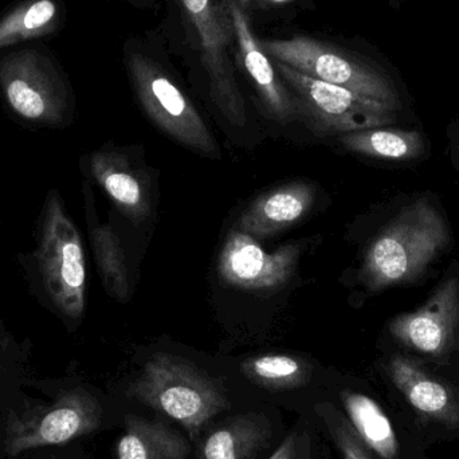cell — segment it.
<instances>
[{"instance_id":"cell-1","label":"cell","mask_w":459,"mask_h":459,"mask_svg":"<svg viewBox=\"0 0 459 459\" xmlns=\"http://www.w3.org/2000/svg\"><path fill=\"white\" fill-rule=\"evenodd\" d=\"M452 245V231L441 212L420 199L404 207L369 246L360 280L377 291L420 280Z\"/></svg>"},{"instance_id":"cell-2","label":"cell","mask_w":459,"mask_h":459,"mask_svg":"<svg viewBox=\"0 0 459 459\" xmlns=\"http://www.w3.org/2000/svg\"><path fill=\"white\" fill-rule=\"evenodd\" d=\"M128 395L169 415L195 438L215 415L228 409L223 388L190 361L158 353L145 363Z\"/></svg>"},{"instance_id":"cell-3","label":"cell","mask_w":459,"mask_h":459,"mask_svg":"<svg viewBox=\"0 0 459 459\" xmlns=\"http://www.w3.org/2000/svg\"><path fill=\"white\" fill-rule=\"evenodd\" d=\"M259 43L270 58L309 77L342 86L391 109L401 108L398 91L388 75L351 51L309 37L264 39Z\"/></svg>"},{"instance_id":"cell-4","label":"cell","mask_w":459,"mask_h":459,"mask_svg":"<svg viewBox=\"0 0 459 459\" xmlns=\"http://www.w3.org/2000/svg\"><path fill=\"white\" fill-rule=\"evenodd\" d=\"M272 61L296 100L299 120L317 136L387 126L395 120L396 110L382 102L316 80L275 59Z\"/></svg>"},{"instance_id":"cell-5","label":"cell","mask_w":459,"mask_h":459,"mask_svg":"<svg viewBox=\"0 0 459 459\" xmlns=\"http://www.w3.org/2000/svg\"><path fill=\"white\" fill-rule=\"evenodd\" d=\"M126 65L137 99L156 126L186 147L218 155L209 126L163 66L140 51L129 54Z\"/></svg>"},{"instance_id":"cell-6","label":"cell","mask_w":459,"mask_h":459,"mask_svg":"<svg viewBox=\"0 0 459 459\" xmlns=\"http://www.w3.org/2000/svg\"><path fill=\"white\" fill-rule=\"evenodd\" d=\"M37 258L51 301L67 317H81L86 283L82 240L56 191L46 202Z\"/></svg>"},{"instance_id":"cell-7","label":"cell","mask_w":459,"mask_h":459,"mask_svg":"<svg viewBox=\"0 0 459 459\" xmlns=\"http://www.w3.org/2000/svg\"><path fill=\"white\" fill-rule=\"evenodd\" d=\"M195 34L199 59L209 80L210 96L230 123L243 126L246 104L235 78L230 50L231 26L222 0H178Z\"/></svg>"},{"instance_id":"cell-8","label":"cell","mask_w":459,"mask_h":459,"mask_svg":"<svg viewBox=\"0 0 459 459\" xmlns=\"http://www.w3.org/2000/svg\"><path fill=\"white\" fill-rule=\"evenodd\" d=\"M101 420V404L93 395L82 388L67 391L48 409L43 407L13 420L5 437V452L18 455L27 450L67 444L96 431Z\"/></svg>"},{"instance_id":"cell-9","label":"cell","mask_w":459,"mask_h":459,"mask_svg":"<svg viewBox=\"0 0 459 459\" xmlns=\"http://www.w3.org/2000/svg\"><path fill=\"white\" fill-rule=\"evenodd\" d=\"M301 251V246L291 243L266 253L255 238L234 229L218 259V275L243 290H277L293 277Z\"/></svg>"},{"instance_id":"cell-10","label":"cell","mask_w":459,"mask_h":459,"mask_svg":"<svg viewBox=\"0 0 459 459\" xmlns=\"http://www.w3.org/2000/svg\"><path fill=\"white\" fill-rule=\"evenodd\" d=\"M390 333L412 352L446 358L459 337V275L446 278L420 309L394 318Z\"/></svg>"},{"instance_id":"cell-11","label":"cell","mask_w":459,"mask_h":459,"mask_svg":"<svg viewBox=\"0 0 459 459\" xmlns=\"http://www.w3.org/2000/svg\"><path fill=\"white\" fill-rule=\"evenodd\" d=\"M222 3L229 16L238 58L264 109L273 120L280 124H290L299 120L296 100L282 78L278 75L272 58L264 53L261 43L254 35L248 13L243 10L238 0H222Z\"/></svg>"},{"instance_id":"cell-12","label":"cell","mask_w":459,"mask_h":459,"mask_svg":"<svg viewBox=\"0 0 459 459\" xmlns=\"http://www.w3.org/2000/svg\"><path fill=\"white\" fill-rule=\"evenodd\" d=\"M387 374L410 409L425 425L459 430V391L406 355H394Z\"/></svg>"},{"instance_id":"cell-13","label":"cell","mask_w":459,"mask_h":459,"mask_svg":"<svg viewBox=\"0 0 459 459\" xmlns=\"http://www.w3.org/2000/svg\"><path fill=\"white\" fill-rule=\"evenodd\" d=\"M312 185L289 183L259 196L239 218L237 230L253 238H267L291 228L301 221L315 204Z\"/></svg>"},{"instance_id":"cell-14","label":"cell","mask_w":459,"mask_h":459,"mask_svg":"<svg viewBox=\"0 0 459 459\" xmlns=\"http://www.w3.org/2000/svg\"><path fill=\"white\" fill-rule=\"evenodd\" d=\"M91 169L97 182L126 217L139 223L150 215L147 188L126 156L115 152L94 153Z\"/></svg>"},{"instance_id":"cell-15","label":"cell","mask_w":459,"mask_h":459,"mask_svg":"<svg viewBox=\"0 0 459 459\" xmlns=\"http://www.w3.org/2000/svg\"><path fill=\"white\" fill-rule=\"evenodd\" d=\"M188 453L187 439L166 423L126 417L117 459H186Z\"/></svg>"},{"instance_id":"cell-16","label":"cell","mask_w":459,"mask_h":459,"mask_svg":"<svg viewBox=\"0 0 459 459\" xmlns=\"http://www.w3.org/2000/svg\"><path fill=\"white\" fill-rule=\"evenodd\" d=\"M342 406L361 441L379 459H404L395 429L382 407L360 393L342 391Z\"/></svg>"},{"instance_id":"cell-17","label":"cell","mask_w":459,"mask_h":459,"mask_svg":"<svg viewBox=\"0 0 459 459\" xmlns=\"http://www.w3.org/2000/svg\"><path fill=\"white\" fill-rule=\"evenodd\" d=\"M270 436L272 428L266 418L239 415L207 437L201 459H251L267 446Z\"/></svg>"},{"instance_id":"cell-18","label":"cell","mask_w":459,"mask_h":459,"mask_svg":"<svg viewBox=\"0 0 459 459\" xmlns=\"http://www.w3.org/2000/svg\"><path fill=\"white\" fill-rule=\"evenodd\" d=\"M340 143L350 152L383 160H414L425 151V140L420 132L385 126L342 134Z\"/></svg>"},{"instance_id":"cell-19","label":"cell","mask_w":459,"mask_h":459,"mask_svg":"<svg viewBox=\"0 0 459 459\" xmlns=\"http://www.w3.org/2000/svg\"><path fill=\"white\" fill-rule=\"evenodd\" d=\"M89 229L94 255L108 293L118 301H128V266L120 238L109 225H100L94 218H89Z\"/></svg>"},{"instance_id":"cell-20","label":"cell","mask_w":459,"mask_h":459,"mask_svg":"<svg viewBox=\"0 0 459 459\" xmlns=\"http://www.w3.org/2000/svg\"><path fill=\"white\" fill-rule=\"evenodd\" d=\"M4 91L13 109L26 120L54 121L59 117L61 105L50 86L37 75L13 74L4 81Z\"/></svg>"},{"instance_id":"cell-21","label":"cell","mask_w":459,"mask_h":459,"mask_svg":"<svg viewBox=\"0 0 459 459\" xmlns=\"http://www.w3.org/2000/svg\"><path fill=\"white\" fill-rule=\"evenodd\" d=\"M242 371L251 382L269 390L302 387L309 382L312 367L301 359L288 355H264L248 359Z\"/></svg>"},{"instance_id":"cell-22","label":"cell","mask_w":459,"mask_h":459,"mask_svg":"<svg viewBox=\"0 0 459 459\" xmlns=\"http://www.w3.org/2000/svg\"><path fill=\"white\" fill-rule=\"evenodd\" d=\"M56 15V3L51 0H37L15 11L0 23V48L39 34L54 21Z\"/></svg>"},{"instance_id":"cell-23","label":"cell","mask_w":459,"mask_h":459,"mask_svg":"<svg viewBox=\"0 0 459 459\" xmlns=\"http://www.w3.org/2000/svg\"><path fill=\"white\" fill-rule=\"evenodd\" d=\"M323 417L328 422L332 437L342 450V459H377L361 441L350 422L340 412L324 407Z\"/></svg>"},{"instance_id":"cell-24","label":"cell","mask_w":459,"mask_h":459,"mask_svg":"<svg viewBox=\"0 0 459 459\" xmlns=\"http://www.w3.org/2000/svg\"><path fill=\"white\" fill-rule=\"evenodd\" d=\"M297 434H290L285 442L281 444V446L275 450L274 455L269 459H294L297 453Z\"/></svg>"},{"instance_id":"cell-25","label":"cell","mask_w":459,"mask_h":459,"mask_svg":"<svg viewBox=\"0 0 459 459\" xmlns=\"http://www.w3.org/2000/svg\"><path fill=\"white\" fill-rule=\"evenodd\" d=\"M453 153H455V169H457L459 172V139L455 142V148H453Z\"/></svg>"},{"instance_id":"cell-26","label":"cell","mask_w":459,"mask_h":459,"mask_svg":"<svg viewBox=\"0 0 459 459\" xmlns=\"http://www.w3.org/2000/svg\"><path fill=\"white\" fill-rule=\"evenodd\" d=\"M238 2H239V4L242 5V8L246 13H250L251 3H253V0H238Z\"/></svg>"},{"instance_id":"cell-27","label":"cell","mask_w":459,"mask_h":459,"mask_svg":"<svg viewBox=\"0 0 459 459\" xmlns=\"http://www.w3.org/2000/svg\"><path fill=\"white\" fill-rule=\"evenodd\" d=\"M264 2L270 3V4H283V3L293 2V0H264Z\"/></svg>"}]
</instances>
